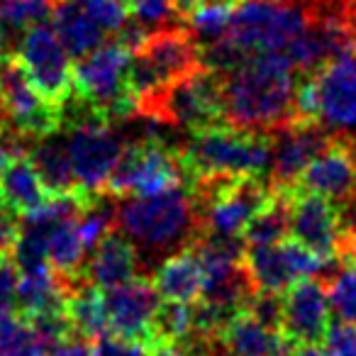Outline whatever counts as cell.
<instances>
[{
    "instance_id": "cell-1",
    "label": "cell",
    "mask_w": 356,
    "mask_h": 356,
    "mask_svg": "<svg viewBox=\"0 0 356 356\" xmlns=\"http://www.w3.org/2000/svg\"><path fill=\"white\" fill-rule=\"evenodd\" d=\"M296 66L283 51H257L222 76L225 120L249 132H276L296 122Z\"/></svg>"
},
{
    "instance_id": "cell-2",
    "label": "cell",
    "mask_w": 356,
    "mask_h": 356,
    "mask_svg": "<svg viewBox=\"0 0 356 356\" xmlns=\"http://www.w3.org/2000/svg\"><path fill=\"white\" fill-rule=\"evenodd\" d=\"M118 225L132 242L154 252L188 244L200 232L193 188L181 186L152 195H124L118 203Z\"/></svg>"
},
{
    "instance_id": "cell-3",
    "label": "cell",
    "mask_w": 356,
    "mask_h": 356,
    "mask_svg": "<svg viewBox=\"0 0 356 356\" xmlns=\"http://www.w3.org/2000/svg\"><path fill=\"white\" fill-rule=\"evenodd\" d=\"M191 176H266L271 168V134L232 124L193 132L181 149Z\"/></svg>"
},
{
    "instance_id": "cell-4",
    "label": "cell",
    "mask_w": 356,
    "mask_h": 356,
    "mask_svg": "<svg viewBox=\"0 0 356 356\" xmlns=\"http://www.w3.org/2000/svg\"><path fill=\"white\" fill-rule=\"evenodd\" d=\"M61 108L71 110V120L61 122V129H69L64 137L74 166L79 191L88 195L108 193L110 176L122 156V137L113 129V122L103 115L93 113L76 95H71Z\"/></svg>"
},
{
    "instance_id": "cell-5",
    "label": "cell",
    "mask_w": 356,
    "mask_h": 356,
    "mask_svg": "<svg viewBox=\"0 0 356 356\" xmlns=\"http://www.w3.org/2000/svg\"><path fill=\"white\" fill-rule=\"evenodd\" d=\"M312 0H237L225 40L244 56L283 51L307 30Z\"/></svg>"
},
{
    "instance_id": "cell-6",
    "label": "cell",
    "mask_w": 356,
    "mask_h": 356,
    "mask_svg": "<svg viewBox=\"0 0 356 356\" xmlns=\"http://www.w3.org/2000/svg\"><path fill=\"white\" fill-rule=\"evenodd\" d=\"M296 122H320L330 132L356 129V54L302 74L296 90Z\"/></svg>"
},
{
    "instance_id": "cell-7",
    "label": "cell",
    "mask_w": 356,
    "mask_h": 356,
    "mask_svg": "<svg viewBox=\"0 0 356 356\" xmlns=\"http://www.w3.org/2000/svg\"><path fill=\"white\" fill-rule=\"evenodd\" d=\"M129 59L132 49L127 44L103 42L74 64V95L110 122L137 113V100L129 90Z\"/></svg>"
},
{
    "instance_id": "cell-8",
    "label": "cell",
    "mask_w": 356,
    "mask_h": 356,
    "mask_svg": "<svg viewBox=\"0 0 356 356\" xmlns=\"http://www.w3.org/2000/svg\"><path fill=\"white\" fill-rule=\"evenodd\" d=\"M200 66V47L186 27H156L132 51L129 90L139 103L186 79Z\"/></svg>"
},
{
    "instance_id": "cell-9",
    "label": "cell",
    "mask_w": 356,
    "mask_h": 356,
    "mask_svg": "<svg viewBox=\"0 0 356 356\" xmlns=\"http://www.w3.org/2000/svg\"><path fill=\"white\" fill-rule=\"evenodd\" d=\"M137 113L163 124L184 127L188 132H200V129L222 124V76L200 66L186 79L163 88L161 93L139 100Z\"/></svg>"
},
{
    "instance_id": "cell-10",
    "label": "cell",
    "mask_w": 356,
    "mask_h": 356,
    "mask_svg": "<svg viewBox=\"0 0 356 356\" xmlns=\"http://www.w3.org/2000/svg\"><path fill=\"white\" fill-rule=\"evenodd\" d=\"M193 181L181 149H171L161 137H144L122 149L110 176V195H152L181 188ZM193 188V186H188Z\"/></svg>"
},
{
    "instance_id": "cell-11",
    "label": "cell",
    "mask_w": 356,
    "mask_h": 356,
    "mask_svg": "<svg viewBox=\"0 0 356 356\" xmlns=\"http://www.w3.org/2000/svg\"><path fill=\"white\" fill-rule=\"evenodd\" d=\"M15 59L49 103L61 108L74 95V64L54 25L42 22L22 32Z\"/></svg>"
},
{
    "instance_id": "cell-12",
    "label": "cell",
    "mask_w": 356,
    "mask_h": 356,
    "mask_svg": "<svg viewBox=\"0 0 356 356\" xmlns=\"http://www.w3.org/2000/svg\"><path fill=\"white\" fill-rule=\"evenodd\" d=\"M0 93L6 103L8 129L25 139H40L61 132V110L49 103L27 79L15 54H6L0 61Z\"/></svg>"
},
{
    "instance_id": "cell-13",
    "label": "cell",
    "mask_w": 356,
    "mask_h": 356,
    "mask_svg": "<svg viewBox=\"0 0 356 356\" xmlns=\"http://www.w3.org/2000/svg\"><path fill=\"white\" fill-rule=\"evenodd\" d=\"M288 234L327 261H334L344 254V225L339 208L305 188L288 191Z\"/></svg>"
},
{
    "instance_id": "cell-14",
    "label": "cell",
    "mask_w": 356,
    "mask_h": 356,
    "mask_svg": "<svg viewBox=\"0 0 356 356\" xmlns=\"http://www.w3.org/2000/svg\"><path fill=\"white\" fill-rule=\"evenodd\" d=\"M244 266L257 291L286 293L302 278L320 276L330 261L296 239H283L271 247L244 249Z\"/></svg>"
},
{
    "instance_id": "cell-15",
    "label": "cell",
    "mask_w": 356,
    "mask_h": 356,
    "mask_svg": "<svg viewBox=\"0 0 356 356\" xmlns=\"http://www.w3.org/2000/svg\"><path fill=\"white\" fill-rule=\"evenodd\" d=\"M103 300L110 334L137 341L144 349H149L154 341V315L161 302V296L156 293L154 283L149 278L137 276L122 286L103 291Z\"/></svg>"
},
{
    "instance_id": "cell-16",
    "label": "cell",
    "mask_w": 356,
    "mask_h": 356,
    "mask_svg": "<svg viewBox=\"0 0 356 356\" xmlns=\"http://www.w3.org/2000/svg\"><path fill=\"white\" fill-rule=\"evenodd\" d=\"M334 132L320 122H291L271 132V181L273 188L291 191L300 184V176L310 161L332 142Z\"/></svg>"
},
{
    "instance_id": "cell-17",
    "label": "cell",
    "mask_w": 356,
    "mask_h": 356,
    "mask_svg": "<svg viewBox=\"0 0 356 356\" xmlns=\"http://www.w3.org/2000/svg\"><path fill=\"white\" fill-rule=\"evenodd\" d=\"M296 188L332 200L337 208L356 200V139L334 134L300 176Z\"/></svg>"
},
{
    "instance_id": "cell-18",
    "label": "cell",
    "mask_w": 356,
    "mask_h": 356,
    "mask_svg": "<svg viewBox=\"0 0 356 356\" xmlns=\"http://www.w3.org/2000/svg\"><path fill=\"white\" fill-rule=\"evenodd\" d=\"M332 325V302L327 288L315 278H302L283 293L281 332L293 346L322 344Z\"/></svg>"
},
{
    "instance_id": "cell-19",
    "label": "cell",
    "mask_w": 356,
    "mask_h": 356,
    "mask_svg": "<svg viewBox=\"0 0 356 356\" xmlns=\"http://www.w3.org/2000/svg\"><path fill=\"white\" fill-rule=\"evenodd\" d=\"M137 268H139V254L134 242L124 232L120 234L113 229L90 252L88 264L83 266V276L93 286L108 291V288L122 286V283L137 278Z\"/></svg>"
},
{
    "instance_id": "cell-20",
    "label": "cell",
    "mask_w": 356,
    "mask_h": 356,
    "mask_svg": "<svg viewBox=\"0 0 356 356\" xmlns=\"http://www.w3.org/2000/svg\"><path fill=\"white\" fill-rule=\"evenodd\" d=\"M220 341L229 356H291L296 346L281 330H271L249 310H242L225 325Z\"/></svg>"
},
{
    "instance_id": "cell-21",
    "label": "cell",
    "mask_w": 356,
    "mask_h": 356,
    "mask_svg": "<svg viewBox=\"0 0 356 356\" xmlns=\"http://www.w3.org/2000/svg\"><path fill=\"white\" fill-rule=\"evenodd\" d=\"M154 288L161 300L176 302H198L205 288V271L198 254L191 244L181 247L176 254L163 259L161 266L154 273Z\"/></svg>"
},
{
    "instance_id": "cell-22",
    "label": "cell",
    "mask_w": 356,
    "mask_h": 356,
    "mask_svg": "<svg viewBox=\"0 0 356 356\" xmlns=\"http://www.w3.org/2000/svg\"><path fill=\"white\" fill-rule=\"evenodd\" d=\"M49 195L30 154L13 159L6 171L0 173V203L8 205L17 218L37 210Z\"/></svg>"
},
{
    "instance_id": "cell-23",
    "label": "cell",
    "mask_w": 356,
    "mask_h": 356,
    "mask_svg": "<svg viewBox=\"0 0 356 356\" xmlns=\"http://www.w3.org/2000/svg\"><path fill=\"white\" fill-rule=\"evenodd\" d=\"M51 20H54V30L59 35V40L64 42L66 51L71 56H76V59L98 49L105 42V35H108L90 17V13L81 3H76V0H61V3H56Z\"/></svg>"
},
{
    "instance_id": "cell-24",
    "label": "cell",
    "mask_w": 356,
    "mask_h": 356,
    "mask_svg": "<svg viewBox=\"0 0 356 356\" xmlns=\"http://www.w3.org/2000/svg\"><path fill=\"white\" fill-rule=\"evenodd\" d=\"M30 159L40 173L42 184L49 193H74L79 191L74 166H71L69 149L66 142L59 137V132L47 134L40 139H30Z\"/></svg>"
},
{
    "instance_id": "cell-25",
    "label": "cell",
    "mask_w": 356,
    "mask_h": 356,
    "mask_svg": "<svg viewBox=\"0 0 356 356\" xmlns=\"http://www.w3.org/2000/svg\"><path fill=\"white\" fill-rule=\"evenodd\" d=\"M86 254H88V247L81 237L76 218L64 220L47 232V259L59 278L81 276L86 266Z\"/></svg>"
},
{
    "instance_id": "cell-26",
    "label": "cell",
    "mask_w": 356,
    "mask_h": 356,
    "mask_svg": "<svg viewBox=\"0 0 356 356\" xmlns=\"http://www.w3.org/2000/svg\"><path fill=\"white\" fill-rule=\"evenodd\" d=\"M288 234V191L276 188V195L268 200L266 208H261L252 218V222L244 227L242 242L244 249L271 247L283 242Z\"/></svg>"
},
{
    "instance_id": "cell-27",
    "label": "cell",
    "mask_w": 356,
    "mask_h": 356,
    "mask_svg": "<svg viewBox=\"0 0 356 356\" xmlns=\"http://www.w3.org/2000/svg\"><path fill=\"white\" fill-rule=\"evenodd\" d=\"M49 349V339L30 317L0 315V356H47Z\"/></svg>"
},
{
    "instance_id": "cell-28",
    "label": "cell",
    "mask_w": 356,
    "mask_h": 356,
    "mask_svg": "<svg viewBox=\"0 0 356 356\" xmlns=\"http://www.w3.org/2000/svg\"><path fill=\"white\" fill-rule=\"evenodd\" d=\"M234 6H237V0H198L195 3V8L184 20L186 30L193 35L198 47H205L225 37L229 20H232Z\"/></svg>"
},
{
    "instance_id": "cell-29",
    "label": "cell",
    "mask_w": 356,
    "mask_h": 356,
    "mask_svg": "<svg viewBox=\"0 0 356 356\" xmlns=\"http://www.w3.org/2000/svg\"><path fill=\"white\" fill-rule=\"evenodd\" d=\"M193 327H195V310L191 302H176V300L159 302L152 325L154 341L186 344L193 337Z\"/></svg>"
},
{
    "instance_id": "cell-30",
    "label": "cell",
    "mask_w": 356,
    "mask_h": 356,
    "mask_svg": "<svg viewBox=\"0 0 356 356\" xmlns=\"http://www.w3.org/2000/svg\"><path fill=\"white\" fill-rule=\"evenodd\" d=\"M59 0H0V25L6 32H27L49 22Z\"/></svg>"
},
{
    "instance_id": "cell-31",
    "label": "cell",
    "mask_w": 356,
    "mask_h": 356,
    "mask_svg": "<svg viewBox=\"0 0 356 356\" xmlns=\"http://www.w3.org/2000/svg\"><path fill=\"white\" fill-rule=\"evenodd\" d=\"M327 293L339 322L356 327V259H346L344 266L332 276Z\"/></svg>"
},
{
    "instance_id": "cell-32",
    "label": "cell",
    "mask_w": 356,
    "mask_h": 356,
    "mask_svg": "<svg viewBox=\"0 0 356 356\" xmlns=\"http://www.w3.org/2000/svg\"><path fill=\"white\" fill-rule=\"evenodd\" d=\"M20 266L13 252H0V315L17 312V293H20Z\"/></svg>"
},
{
    "instance_id": "cell-33",
    "label": "cell",
    "mask_w": 356,
    "mask_h": 356,
    "mask_svg": "<svg viewBox=\"0 0 356 356\" xmlns=\"http://www.w3.org/2000/svg\"><path fill=\"white\" fill-rule=\"evenodd\" d=\"M129 10L134 20L149 30L163 27L171 17H178L176 0H129Z\"/></svg>"
},
{
    "instance_id": "cell-34",
    "label": "cell",
    "mask_w": 356,
    "mask_h": 356,
    "mask_svg": "<svg viewBox=\"0 0 356 356\" xmlns=\"http://www.w3.org/2000/svg\"><path fill=\"white\" fill-rule=\"evenodd\" d=\"M322 344L327 346L330 356H356V327L346 322H332Z\"/></svg>"
},
{
    "instance_id": "cell-35",
    "label": "cell",
    "mask_w": 356,
    "mask_h": 356,
    "mask_svg": "<svg viewBox=\"0 0 356 356\" xmlns=\"http://www.w3.org/2000/svg\"><path fill=\"white\" fill-rule=\"evenodd\" d=\"M47 356H93V344L81 334H69L61 341H56Z\"/></svg>"
},
{
    "instance_id": "cell-36",
    "label": "cell",
    "mask_w": 356,
    "mask_h": 356,
    "mask_svg": "<svg viewBox=\"0 0 356 356\" xmlns=\"http://www.w3.org/2000/svg\"><path fill=\"white\" fill-rule=\"evenodd\" d=\"M20 232V222L17 215L13 213L8 205L0 203V252H13V244Z\"/></svg>"
},
{
    "instance_id": "cell-37",
    "label": "cell",
    "mask_w": 356,
    "mask_h": 356,
    "mask_svg": "<svg viewBox=\"0 0 356 356\" xmlns=\"http://www.w3.org/2000/svg\"><path fill=\"white\" fill-rule=\"evenodd\" d=\"M147 356H195L184 344H171V341H154L147 349Z\"/></svg>"
},
{
    "instance_id": "cell-38",
    "label": "cell",
    "mask_w": 356,
    "mask_h": 356,
    "mask_svg": "<svg viewBox=\"0 0 356 356\" xmlns=\"http://www.w3.org/2000/svg\"><path fill=\"white\" fill-rule=\"evenodd\" d=\"M291 356H330V351L320 344H300L291 351Z\"/></svg>"
},
{
    "instance_id": "cell-39",
    "label": "cell",
    "mask_w": 356,
    "mask_h": 356,
    "mask_svg": "<svg viewBox=\"0 0 356 356\" xmlns=\"http://www.w3.org/2000/svg\"><path fill=\"white\" fill-rule=\"evenodd\" d=\"M344 10H346V20H349V27L356 40V0H344Z\"/></svg>"
},
{
    "instance_id": "cell-40",
    "label": "cell",
    "mask_w": 356,
    "mask_h": 356,
    "mask_svg": "<svg viewBox=\"0 0 356 356\" xmlns=\"http://www.w3.org/2000/svg\"><path fill=\"white\" fill-rule=\"evenodd\" d=\"M6 35H8L6 27L0 25V61L6 59Z\"/></svg>"
},
{
    "instance_id": "cell-41",
    "label": "cell",
    "mask_w": 356,
    "mask_h": 356,
    "mask_svg": "<svg viewBox=\"0 0 356 356\" xmlns=\"http://www.w3.org/2000/svg\"><path fill=\"white\" fill-rule=\"evenodd\" d=\"M0 127H8V120H6V103H3V93H0Z\"/></svg>"
},
{
    "instance_id": "cell-42",
    "label": "cell",
    "mask_w": 356,
    "mask_h": 356,
    "mask_svg": "<svg viewBox=\"0 0 356 356\" xmlns=\"http://www.w3.org/2000/svg\"><path fill=\"white\" fill-rule=\"evenodd\" d=\"M3 129H8V127H0V132H3Z\"/></svg>"
}]
</instances>
